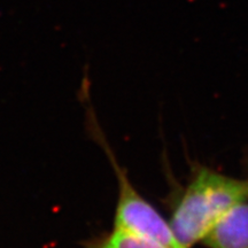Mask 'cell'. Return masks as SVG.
Returning <instances> with one entry per match:
<instances>
[{
    "mask_svg": "<svg viewBox=\"0 0 248 248\" xmlns=\"http://www.w3.org/2000/svg\"><path fill=\"white\" fill-rule=\"evenodd\" d=\"M248 200V181L201 169L176 207L170 228L183 248L203 240L210 229L235 204Z\"/></svg>",
    "mask_w": 248,
    "mask_h": 248,
    "instance_id": "cell-1",
    "label": "cell"
},
{
    "mask_svg": "<svg viewBox=\"0 0 248 248\" xmlns=\"http://www.w3.org/2000/svg\"><path fill=\"white\" fill-rule=\"evenodd\" d=\"M119 179V201L115 214V228L146 238L166 248H183L175 234L159 213L135 190L126 173L106 148Z\"/></svg>",
    "mask_w": 248,
    "mask_h": 248,
    "instance_id": "cell-2",
    "label": "cell"
},
{
    "mask_svg": "<svg viewBox=\"0 0 248 248\" xmlns=\"http://www.w3.org/2000/svg\"><path fill=\"white\" fill-rule=\"evenodd\" d=\"M210 248H248V203L235 204L203 238Z\"/></svg>",
    "mask_w": 248,
    "mask_h": 248,
    "instance_id": "cell-3",
    "label": "cell"
},
{
    "mask_svg": "<svg viewBox=\"0 0 248 248\" xmlns=\"http://www.w3.org/2000/svg\"><path fill=\"white\" fill-rule=\"evenodd\" d=\"M91 248H166L162 245L155 243L146 238L139 237L137 234L130 233L128 231L114 229L106 239Z\"/></svg>",
    "mask_w": 248,
    "mask_h": 248,
    "instance_id": "cell-4",
    "label": "cell"
}]
</instances>
